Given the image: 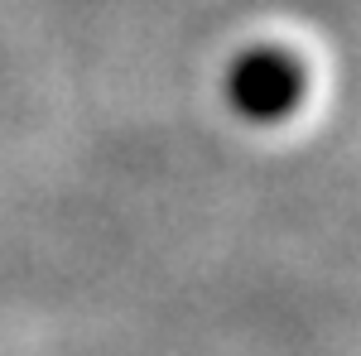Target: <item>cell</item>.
I'll use <instances>...</instances> for the list:
<instances>
[{
  "label": "cell",
  "mask_w": 361,
  "mask_h": 356,
  "mask_svg": "<svg viewBox=\"0 0 361 356\" xmlns=\"http://www.w3.org/2000/svg\"><path fill=\"white\" fill-rule=\"evenodd\" d=\"M231 97H236V106L246 111V116H260V121L289 111L299 102V68H294V58L250 54L236 68V78H231Z\"/></svg>",
  "instance_id": "6da1fadb"
}]
</instances>
